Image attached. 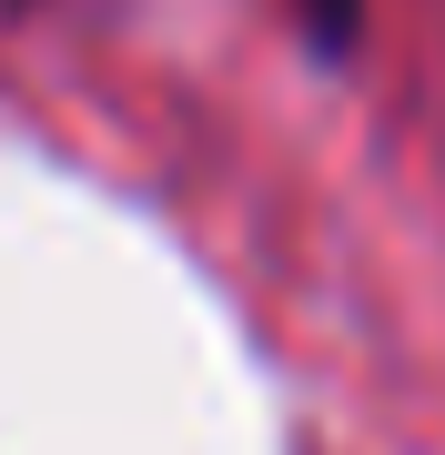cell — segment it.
Returning <instances> with one entry per match:
<instances>
[{
  "mask_svg": "<svg viewBox=\"0 0 445 455\" xmlns=\"http://www.w3.org/2000/svg\"><path fill=\"white\" fill-rule=\"evenodd\" d=\"M304 20H314V41H324V51L354 41V0H304Z\"/></svg>",
  "mask_w": 445,
  "mask_h": 455,
  "instance_id": "6da1fadb",
  "label": "cell"
}]
</instances>
